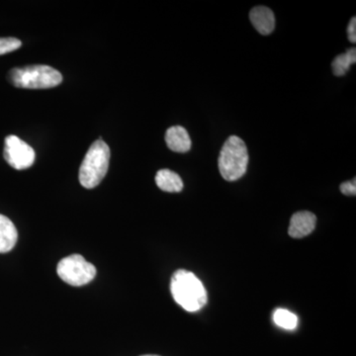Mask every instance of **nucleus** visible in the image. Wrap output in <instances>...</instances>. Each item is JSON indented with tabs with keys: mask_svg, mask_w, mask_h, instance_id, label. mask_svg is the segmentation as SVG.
<instances>
[{
	"mask_svg": "<svg viewBox=\"0 0 356 356\" xmlns=\"http://www.w3.org/2000/svg\"><path fill=\"white\" fill-rule=\"evenodd\" d=\"M173 299L184 310L197 312L207 303V291L195 274L185 269L175 271L170 282Z\"/></svg>",
	"mask_w": 356,
	"mask_h": 356,
	"instance_id": "f257e3e1",
	"label": "nucleus"
},
{
	"mask_svg": "<svg viewBox=\"0 0 356 356\" xmlns=\"http://www.w3.org/2000/svg\"><path fill=\"white\" fill-rule=\"evenodd\" d=\"M7 79L15 88L46 89L60 86L63 76L58 70L49 65H35L14 67L8 72Z\"/></svg>",
	"mask_w": 356,
	"mask_h": 356,
	"instance_id": "f03ea898",
	"label": "nucleus"
},
{
	"mask_svg": "<svg viewBox=\"0 0 356 356\" xmlns=\"http://www.w3.org/2000/svg\"><path fill=\"white\" fill-rule=\"evenodd\" d=\"M110 149L106 143L97 140L89 147L79 168V182L84 188L98 186L108 172Z\"/></svg>",
	"mask_w": 356,
	"mask_h": 356,
	"instance_id": "7ed1b4c3",
	"label": "nucleus"
},
{
	"mask_svg": "<svg viewBox=\"0 0 356 356\" xmlns=\"http://www.w3.org/2000/svg\"><path fill=\"white\" fill-rule=\"evenodd\" d=\"M248 152L247 145L241 138L231 136L222 145L220 152V173L227 181H236L247 172Z\"/></svg>",
	"mask_w": 356,
	"mask_h": 356,
	"instance_id": "20e7f679",
	"label": "nucleus"
},
{
	"mask_svg": "<svg viewBox=\"0 0 356 356\" xmlns=\"http://www.w3.org/2000/svg\"><path fill=\"white\" fill-rule=\"evenodd\" d=\"M58 275L72 286H83L95 280L96 268L81 254H72L58 262Z\"/></svg>",
	"mask_w": 356,
	"mask_h": 356,
	"instance_id": "39448f33",
	"label": "nucleus"
},
{
	"mask_svg": "<svg viewBox=\"0 0 356 356\" xmlns=\"http://www.w3.org/2000/svg\"><path fill=\"white\" fill-rule=\"evenodd\" d=\"M3 156L9 165L17 170H27L34 163L35 151L24 140L10 135L4 140Z\"/></svg>",
	"mask_w": 356,
	"mask_h": 356,
	"instance_id": "423d86ee",
	"label": "nucleus"
},
{
	"mask_svg": "<svg viewBox=\"0 0 356 356\" xmlns=\"http://www.w3.org/2000/svg\"><path fill=\"white\" fill-rule=\"evenodd\" d=\"M317 217L309 211H300L295 213L290 221L288 233L294 238H302L310 235L315 229Z\"/></svg>",
	"mask_w": 356,
	"mask_h": 356,
	"instance_id": "0eeeda50",
	"label": "nucleus"
},
{
	"mask_svg": "<svg viewBox=\"0 0 356 356\" xmlns=\"http://www.w3.org/2000/svg\"><path fill=\"white\" fill-rule=\"evenodd\" d=\"M250 20L255 30L261 35L271 34L275 28V16L270 8L257 6L250 13Z\"/></svg>",
	"mask_w": 356,
	"mask_h": 356,
	"instance_id": "6e6552de",
	"label": "nucleus"
},
{
	"mask_svg": "<svg viewBox=\"0 0 356 356\" xmlns=\"http://www.w3.org/2000/svg\"><path fill=\"white\" fill-rule=\"evenodd\" d=\"M165 143L170 151L179 154L191 151L192 146L188 132L181 126H173L166 131Z\"/></svg>",
	"mask_w": 356,
	"mask_h": 356,
	"instance_id": "1a4fd4ad",
	"label": "nucleus"
},
{
	"mask_svg": "<svg viewBox=\"0 0 356 356\" xmlns=\"http://www.w3.org/2000/svg\"><path fill=\"white\" fill-rule=\"evenodd\" d=\"M18 240L15 225L8 218L0 214V254L10 252Z\"/></svg>",
	"mask_w": 356,
	"mask_h": 356,
	"instance_id": "9d476101",
	"label": "nucleus"
},
{
	"mask_svg": "<svg viewBox=\"0 0 356 356\" xmlns=\"http://www.w3.org/2000/svg\"><path fill=\"white\" fill-rule=\"evenodd\" d=\"M156 184L159 189L170 193H178L184 189L181 177L170 170H159L156 175Z\"/></svg>",
	"mask_w": 356,
	"mask_h": 356,
	"instance_id": "9b49d317",
	"label": "nucleus"
},
{
	"mask_svg": "<svg viewBox=\"0 0 356 356\" xmlns=\"http://www.w3.org/2000/svg\"><path fill=\"white\" fill-rule=\"evenodd\" d=\"M356 63V49L350 48L344 54L337 56L332 62V67L334 76H346L351 65Z\"/></svg>",
	"mask_w": 356,
	"mask_h": 356,
	"instance_id": "f8f14e48",
	"label": "nucleus"
},
{
	"mask_svg": "<svg viewBox=\"0 0 356 356\" xmlns=\"http://www.w3.org/2000/svg\"><path fill=\"white\" fill-rule=\"evenodd\" d=\"M273 321L278 327L289 331L296 329L298 325V317L285 309H277L274 312Z\"/></svg>",
	"mask_w": 356,
	"mask_h": 356,
	"instance_id": "ddd939ff",
	"label": "nucleus"
},
{
	"mask_svg": "<svg viewBox=\"0 0 356 356\" xmlns=\"http://www.w3.org/2000/svg\"><path fill=\"white\" fill-rule=\"evenodd\" d=\"M21 44L22 43H21L20 40L13 38V37L0 38V56L18 50Z\"/></svg>",
	"mask_w": 356,
	"mask_h": 356,
	"instance_id": "4468645a",
	"label": "nucleus"
},
{
	"mask_svg": "<svg viewBox=\"0 0 356 356\" xmlns=\"http://www.w3.org/2000/svg\"><path fill=\"white\" fill-rule=\"evenodd\" d=\"M341 193L344 194V195L348 196H355L356 194V180L355 178H353V180H350V181L343 182L341 184Z\"/></svg>",
	"mask_w": 356,
	"mask_h": 356,
	"instance_id": "2eb2a0df",
	"label": "nucleus"
},
{
	"mask_svg": "<svg viewBox=\"0 0 356 356\" xmlns=\"http://www.w3.org/2000/svg\"><path fill=\"white\" fill-rule=\"evenodd\" d=\"M348 40L351 43H355L356 42V18H351L350 25L348 27Z\"/></svg>",
	"mask_w": 356,
	"mask_h": 356,
	"instance_id": "dca6fc26",
	"label": "nucleus"
},
{
	"mask_svg": "<svg viewBox=\"0 0 356 356\" xmlns=\"http://www.w3.org/2000/svg\"><path fill=\"white\" fill-rule=\"evenodd\" d=\"M143 356H158V355H143Z\"/></svg>",
	"mask_w": 356,
	"mask_h": 356,
	"instance_id": "f3484780",
	"label": "nucleus"
}]
</instances>
